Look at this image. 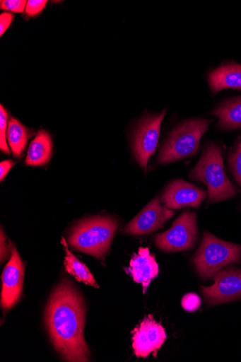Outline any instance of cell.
<instances>
[{
	"label": "cell",
	"mask_w": 241,
	"mask_h": 362,
	"mask_svg": "<svg viewBox=\"0 0 241 362\" xmlns=\"http://www.w3.org/2000/svg\"><path fill=\"white\" fill-rule=\"evenodd\" d=\"M45 322L55 349L67 361H89L84 337L86 305L74 286L64 279L54 290L46 310Z\"/></svg>",
	"instance_id": "obj_1"
},
{
	"label": "cell",
	"mask_w": 241,
	"mask_h": 362,
	"mask_svg": "<svg viewBox=\"0 0 241 362\" xmlns=\"http://www.w3.org/2000/svg\"><path fill=\"white\" fill-rule=\"evenodd\" d=\"M190 178L205 184L211 203L230 199L237 193L226 175L221 148L214 143L205 146L201 158L190 173Z\"/></svg>",
	"instance_id": "obj_2"
},
{
	"label": "cell",
	"mask_w": 241,
	"mask_h": 362,
	"mask_svg": "<svg viewBox=\"0 0 241 362\" xmlns=\"http://www.w3.org/2000/svg\"><path fill=\"white\" fill-rule=\"evenodd\" d=\"M117 228V221L112 217L85 219L74 228L68 242L78 251L102 258L110 250Z\"/></svg>",
	"instance_id": "obj_3"
},
{
	"label": "cell",
	"mask_w": 241,
	"mask_h": 362,
	"mask_svg": "<svg viewBox=\"0 0 241 362\" xmlns=\"http://www.w3.org/2000/svg\"><path fill=\"white\" fill-rule=\"evenodd\" d=\"M211 122L212 120L199 118L180 124L163 144L158 162L168 163L194 156L199 150L201 139Z\"/></svg>",
	"instance_id": "obj_4"
},
{
	"label": "cell",
	"mask_w": 241,
	"mask_h": 362,
	"mask_svg": "<svg viewBox=\"0 0 241 362\" xmlns=\"http://www.w3.org/2000/svg\"><path fill=\"white\" fill-rule=\"evenodd\" d=\"M241 245L227 243L204 233L193 258L196 272L204 280L214 276L223 267L240 262Z\"/></svg>",
	"instance_id": "obj_5"
},
{
	"label": "cell",
	"mask_w": 241,
	"mask_h": 362,
	"mask_svg": "<svg viewBox=\"0 0 241 362\" xmlns=\"http://www.w3.org/2000/svg\"><path fill=\"white\" fill-rule=\"evenodd\" d=\"M198 238L196 215L187 211L164 233L157 236L155 244L166 252H181L192 249Z\"/></svg>",
	"instance_id": "obj_6"
},
{
	"label": "cell",
	"mask_w": 241,
	"mask_h": 362,
	"mask_svg": "<svg viewBox=\"0 0 241 362\" xmlns=\"http://www.w3.org/2000/svg\"><path fill=\"white\" fill-rule=\"evenodd\" d=\"M165 114L166 110H164L160 114L145 117L134 130L132 141L134 155L145 171L149 159L156 151Z\"/></svg>",
	"instance_id": "obj_7"
},
{
	"label": "cell",
	"mask_w": 241,
	"mask_h": 362,
	"mask_svg": "<svg viewBox=\"0 0 241 362\" xmlns=\"http://www.w3.org/2000/svg\"><path fill=\"white\" fill-rule=\"evenodd\" d=\"M132 348L136 357H148L157 351L165 343L167 335L164 327L149 315L131 332Z\"/></svg>",
	"instance_id": "obj_8"
},
{
	"label": "cell",
	"mask_w": 241,
	"mask_h": 362,
	"mask_svg": "<svg viewBox=\"0 0 241 362\" xmlns=\"http://www.w3.org/2000/svg\"><path fill=\"white\" fill-rule=\"evenodd\" d=\"M211 286H201L204 297L210 305L226 303L241 298V270L228 269L215 275Z\"/></svg>",
	"instance_id": "obj_9"
},
{
	"label": "cell",
	"mask_w": 241,
	"mask_h": 362,
	"mask_svg": "<svg viewBox=\"0 0 241 362\" xmlns=\"http://www.w3.org/2000/svg\"><path fill=\"white\" fill-rule=\"evenodd\" d=\"M175 214V211L162 206L157 197L125 226L123 233L139 236L150 234L162 228Z\"/></svg>",
	"instance_id": "obj_10"
},
{
	"label": "cell",
	"mask_w": 241,
	"mask_h": 362,
	"mask_svg": "<svg viewBox=\"0 0 241 362\" xmlns=\"http://www.w3.org/2000/svg\"><path fill=\"white\" fill-rule=\"evenodd\" d=\"M10 247L11 257L2 276L1 305L4 310L11 309L18 303L22 293L24 279L23 262L12 243Z\"/></svg>",
	"instance_id": "obj_11"
},
{
	"label": "cell",
	"mask_w": 241,
	"mask_h": 362,
	"mask_svg": "<svg viewBox=\"0 0 241 362\" xmlns=\"http://www.w3.org/2000/svg\"><path fill=\"white\" fill-rule=\"evenodd\" d=\"M204 191L197 187L178 180L172 182L165 189L161 199L164 206L171 210L184 207L197 209L205 199Z\"/></svg>",
	"instance_id": "obj_12"
},
{
	"label": "cell",
	"mask_w": 241,
	"mask_h": 362,
	"mask_svg": "<svg viewBox=\"0 0 241 362\" xmlns=\"http://www.w3.org/2000/svg\"><path fill=\"white\" fill-rule=\"evenodd\" d=\"M137 284H141L145 293L152 281L159 274V267L155 256L151 255L148 247H141L139 252L134 254L126 270Z\"/></svg>",
	"instance_id": "obj_13"
},
{
	"label": "cell",
	"mask_w": 241,
	"mask_h": 362,
	"mask_svg": "<svg viewBox=\"0 0 241 362\" xmlns=\"http://www.w3.org/2000/svg\"><path fill=\"white\" fill-rule=\"evenodd\" d=\"M208 82L215 93L225 89L241 90V64L229 63L220 66L209 74Z\"/></svg>",
	"instance_id": "obj_14"
},
{
	"label": "cell",
	"mask_w": 241,
	"mask_h": 362,
	"mask_svg": "<svg viewBox=\"0 0 241 362\" xmlns=\"http://www.w3.org/2000/svg\"><path fill=\"white\" fill-rule=\"evenodd\" d=\"M52 152L53 143L50 135L46 130H40L30 145L25 165L44 166L50 160Z\"/></svg>",
	"instance_id": "obj_15"
},
{
	"label": "cell",
	"mask_w": 241,
	"mask_h": 362,
	"mask_svg": "<svg viewBox=\"0 0 241 362\" xmlns=\"http://www.w3.org/2000/svg\"><path fill=\"white\" fill-rule=\"evenodd\" d=\"M218 125L225 129H241V96L224 102L213 112Z\"/></svg>",
	"instance_id": "obj_16"
},
{
	"label": "cell",
	"mask_w": 241,
	"mask_h": 362,
	"mask_svg": "<svg viewBox=\"0 0 241 362\" xmlns=\"http://www.w3.org/2000/svg\"><path fill=\"white\" fill-rule=\"evenodd\" d=\"M61 245L65 250L64 267L66 272L73 276L78 281L88 286L99 288L94 276L83 262L79 260L68 248L64 238H61Z\"/></svg>",
	"instance_id": "obj_17"
},
{
	"label": "cell",
	"mask_w": 241,
	"mask_h": 362,
	"mask_svg": "<svg viewBox=\"0 0 241 362\" xmlns=\"http://www.w3.org/2000/svg\"><path fill=\"white\" fill-rule=\"evenodd\" d=\"M29 138L28 129L18 119L11 118L8 125L7 141L16 157H19L24 151Z\"/></svg>",
	"instance_id": "obj_18"
},
{
	"label": "cell",
	"mask_w": 241,
	"mask_h": 362,
	"mask_svg": "<svg viewBox=\"0 0 241 362\" xmlns=\"http://www.w3.org/2000/svg\"><path fill=\"white\" fill-rule=\"evenodd\" d=\"M228 164L236 182L241 188V139L237 142L236 146L229 154Z\"/></svg>",
	"instance_id": "obj_19"
},
{
	"label": "cell",
	"mask_w": 241,
	"mask_h": 362,
	"mask_svg": "<svg viewBox=\"0 0 241 362\" xmlns=\"http://www.w3.org/2000/svg\"><path fill=\"white\" fill-rule=\"evenodd\" d=\"M8 113L3 105L0 106V148L1 151L9 155L11 151L7 143L8 119Z\"/></svg>",
	"instance_id": "obj_20"
},
{
	"label": "cell",
	"mask_w": 241,
	"mask_h": 362,
	"mask_svg": "<svg viewBox=\"0 0 241 362\" xmlns=\"http://www.w3.org/2000/svg\"><path fill=\"white\" fill-rule=\"evenodd\" d=\"M182 308L187 312L196 311L201 306L199 296L194 293H189L184 296L182 300Z\"/></svg>",
	"instance_id": "obj_21"
},
{
	"label": "cell",
	"mask_w": 241,
	"mask_h": 362,
	"mask_svg": "<svg viewBox=\"0 0 241 362\" xmlns=\"http://www.w3.org/2000/svg\"><path fill=\"white\" fill-rule=\"evenodd\" d=\"M27 3L25 0H2L0 1V8L4 11L23 13L25 11Z\"/></svg>",
	"instance_id": "obj_22"
},
{
	"label": "cell",
	"mask_w": 241,
	"mask_h": 362,
	"mask_svg": "<svg viewBox=\"0 0 241 362\" xmlns=\"http://www.w3.org/2000/svg\"><path fill=\"white\" fill-rule=\"evenodd\" d=\"M47 4L46 0H29L25 8V14L29 17H34L43 11Z\"/></svg>",
	"instance_id": "obj_23"
},
{
	"label": "cell",
	"mask_w": 241,
	"mask_h": 362,
	"mask_svg": "<svg viewBox=\"0 0 241 362\" xmlns=\"http://www.w3.org/2000/svg\"><path fill=\"white\" fill-rule=\"evenodd\" d=\"M14 19L13 14L5 12L0 15V36H3Z\"/></svg>",
	"instance_id": "obj_24"
},
{
	"label": "cell",
	"mask_w": 241,
	"mask_h": 362,
	"mask_svg": "<svg viewBox=\"0 0 241 362\" xmlns=\"http://www.w3.org/2000/svg\"><path fill=\"white\" fill-rule=\"evenodd\" d=\"M14 165L15 162L12 160H4L0 163V180L1 181L4 180Z\"/></svg>",
	"instance_id": "obj_25"
},
{
	"label": "cell",
	"mask_w": 241,
	"mask_h": 362,
	"mask_svg": "<svg viewBox=\"0 0 241 362\" xmlns=\"http://www.w3.org/2000/svg\"><path fill=\"white\" fill-rule=\"evenodd\" d=\"M8 255V245L6 244V238L1 230V261L6 259Z\"/></svg>",
	"instance_id": "obj_26"
}]
</instances>
